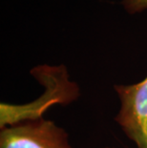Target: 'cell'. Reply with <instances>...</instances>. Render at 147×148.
<instances>
[{
	"label": "cell",
	"mask_w": 147,
	"mask_h": 148,
	"mask_svg": "<svg viewBox=\"0 0 147 148\" xmlns=\"http://www.w3.org/2000/svg\"><path fill=\"white\" fill-rule=\"evenodd\" d=\"M120 109L116 121L137 148H147V75L132 85H116Z\"/></svg>",
	"instance_id": "2"
},
{
	"label": "cell",
	"mask_w": 147,
	"mask_h": 148,
	"mask_svg": "<svg viewBox=\"0 0 147 148\" xmlns=\"http://www.w3.org/2000/svg\"><path fill=\"white\" fill-rule=\"evenodd\" d=\"M0 148H72L68 134L44 119L7 126L0 132Z\"/></svg>",
	"instance_id": "3"
},
{
	"label": "cell",
	"mask_w": 147,
	"mask_h": 148,
	"mask_svg": "<svg viewBox=\"0 0 147 148\" xmlns=\"http://www.w3.org/2000/svg\"><path fill=\"white\" fill-rule=\"evenodd\" d=\"M120 4L130 14H139L147 11V0H121Z\"/></svg>",
	"instance_id": "4"
},
{
	"label": "cell",
	"mask_w": 147,
	"mask_h": 148,
	"mask_svg": "<svg viewBox=\"0 0 147 148\" xmlns=\"http://www.w3.org/2000/svg\"><path fill=\"white\" fill-rule=\"evenodd\" d=\"M106 148H109V147H106Z\"/></svg>",
	"instance_id": "5"
},
{
	"label": "cell",
	"mask_w": 147,
	"mask_h": 148,
	"mask_svg": "<svg viewBox=\"0 0 147 148\" xmlns=\"http://www.w3.org/2000/svg\"><path fill=\"white\" fill-rule=\"evenodd\" d=\"M31 74L45 87L42 96L28 104H0V128L20 123L24 121L42 119L43 114L55 104L66 105L79 97V87L69 79L66 66L37 65L31 70Z\"/></svg>",
	"instance_id": "1"
}]
</instances>
